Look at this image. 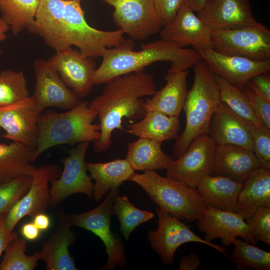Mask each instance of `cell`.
I'll list each match as a JSON object with an SVG mask.
<instances>
[{"instance_id": "cell-44", "label": "cell", "mask_w": 270, "mask_h": 270, "mask_svg": "<svg viewBox=\"0 0 270 270\" xmlns=\"http://www.w3.org/2000/svg\"><path fill=\"white\" fill-rule=\"evenodd\" d=\"M201 262L198 254L192 252L188 255L183 256L179 264L180 270H196Z\"/></svg>"}, {"instance_id": "cell-31", "label": "cell", "mask_w": 270, "mask_h": 270, "mask_svg": "<svg viewBox=\"0 0 270 270\" xmlns=\"http://www.w3.org/2000/svg\"><path fill=\"white\" fill-rule=\"evenodd\" d=\"M40 0H0V12L14 36L27 28L34 21Z\"/></svg>"}, {"instance_id": "cell-23", "label": "cell", "mask_w": 270, "mask_h": 270, "mask_svg": "<svg viewBox=\"0 0 270 270\" xmlns=\"http://www.w3.org/2000/svg\"><path fill=\"white\" fill-rule=\"evenodd\" d=\"M260 166L252 150L234 145H216L210 176H224L243 184Z\"/></svg>"}, {"instance_id": "cell-6", "label": "cell", "mask_w": 270, "mask_h": 270, "mask_svg": "<svg viewBox=\"0 0 270 270\" xmlns=\"http://www.w3.org/2000/svg\"><path fill=\"white\" fill-rule=\"evenodd\" d=\"M128 180L140 186L159 208L180 220H196L206 207L196 188L163 177L155 170L134 172Z\"/></svg>"}, {"instance_id": "cell-12", "label": "cell", "mask_w": 270, "mask_h": 270, "mask_svg": "<svg viewBox=\"0 0 270 270\" xmlns=\"http://www.w3.org/2000/svg\"><path fill=\"white\" fill-rule=\"evenodd\" d=\"M89 144L88 142L78 144L63 160L64 169L60 175L50 181V206H57L76 193L84 194L90 199L92 198L94 184L87 174L85 162Z\"/></svg>"}, {"instance_id": "cell-11", "label": "cell", "mask_w": 270, "mask_h": 270, "mask_svg": "<svg viewBox=\"0 0 270 270\" xmlns=\"http://www.w3.org/2000/svg\"><path fill=\"white\" fill-rule=\"evenodd\" d=\"M102 0L114 8L115 25L132 40H146L163 26L153 0Z\"/></svg>"}, {"instance_id": "cell-48", "label": "cell", "mask_w": 270, "mask_h": 270, "mask_svg": "<svg viewBox=\"0 0 270 270\" xmlns=\"http://www.w3.org/2000/svg\"><path fill=\"white\" fill-rule=\"evenodd\" d=\"M206 0H185L184 4L194 12H198L204 6Z\"/></svg>"}, {"instance_id": "cell-29", "label": "cell", "mask_w": 270, "mask_h": 270, "mask_svg": "<svg viewBox=\"0 0 270 270\" xmlns=\"http://www.w3.org/2000/svg\"><path fill=\"white\" fill-rule=\"evenodd\" d=\"M34 150L16 142L0 144V184L21 176H32Z\"/></svg>"}, {"instance_id": "cell-36", "label": "cell", "mask_w": 270, "mask_h": 270, "mask_svg": "<svg viewBox=\"0 0 270 270\" xmlns=\"http://www.w3.org/2000/svg\"><path fill=\"white\" fill-rule=\"evenodd\" d=\"M22 71L6 70L0 73V108L30 96Z\"/></svg>"}, {"instance_id": "cell-26", "label": "cell", "mask_w": 270, "mask_h": 270, "mask_svg": "<svg viewBox=\"0 0 270 270\" xmlns=\"http://www.w3.org/2000/svg\"><path fill=\"white\" fill-rule=\"evenodd\" d=\"M87 170L94 180L93 196L98 202L109 191L118 188L134 172L126 158L106 162H86Z\"/></svg>"}, {"instance_id": "cell-37", "label": "cell", "mask_w": 270, "mask_h": 270, "mask_svg": "<svg viewBox=\"0 0 270 270\" xmlns=\"http://www.w3.org/2000/svg\"><path fill=\"white\" fill-rule=\"evenodd\" d=\"M32 180L30 175H26L0 184V216L6 214L28 192Z\"/></svg>"}, {"instance_id": "cell-4", "label": "cell", "mask_w": 270, "mask_h": 270, "mask_svg": "<svg viewBox=\"0 0 270 270\" xmlns=\"http://www.w3.org/2000/svg\"><path fill=\"white\" fill-rule=\"evenodd\" d=\"M194 81L182 110L186 126L176 140L172 156L178 158L196 138L208 134L212 118L222 102L214 74L200 60L194 66Z\"/></svg>"}, {"instance_id": "cell-19", "label": "cell", "mask_w": 270, "mask_h": 270, "mask_svg": "<svg viewBox=\"0 0 270 270\" xmlns=\"http://www.w3.org/2000/svg\"><path fill=\"white\" fill-rule=\"evenodd\" d=\"M159 34L161 39L182 48L190 46L197 52L212 48V32L194 12L184 4Z\"/></svg>"}, {"instance_id": "cell-42", "label": "cell", "mask_w": 270, "mask_h": 270, "mask_svg": "<svg viewBox=\"0 0 270 270\" xmlns=\"http://www.w3.org/2000/svg\"><path fill=\"white\" fill-rule=\"evenodd\" d=\"M6 214L0 216V257L9 243L18 238L16 232H9L6 230L4 224Z\"/></svg>"}, {"instance_id": "cell-47", "label": "cell", "mask_w": 270, "mask_h": 270, "mask_svg": "<svg viewBox=\"0 0 270 270\" xmlns=\"http://www.w3.org/2000/svg\"><path fill=\"white\" fill-rule=\"evenodd\" d=\"M10 30V28L6 21L0 16V42L6 39V33ZM0 54L2 52L0 49Z\"/></svg>"}, {"instance_id": "cell-21", "label": "cell", "mask_w": 270, "mask_h": 270, "mask_svg": "<svg viewBox=\"0 0 270 270\" xmlns=\"http://www.w3.org/2000/svg\"><path fill=\"white\" fill-rule=\"evenodd\" d=\"M57 218L56 231L39 252L40 260L45 262L46 270H77L74 260L68 251L76 238L75 233L71 228L72 224L70 216L60 210Z\"/></svg>"}, {"instance_id": "cell-40", "label": "cell", "mask_w": 270, "mask_h": 270, "mask_svg": "<svg viewBox=\"0 0 270 270\" xmlns=\"http://www.w3.org/2000/svg\"><path fill=\"white\" fill-rule=\"evenodd\" d=\"M250 104L257 116L270 128V100L263 95L250 80L243 88Z\"/></svg>"}, {"instance_id": "cell-15", "label": "cell", "mask_w": 270, "mask_h": 270, "mask_svg": "<svg viewBox=\"0 0 270 270\" xmlns=\"http://www.w3.org/2000/svg\"><path fill=\"white\" fill-rule=\"evenodd\" d=\"M34 68L36 80L32 96L44 110L54 108L67 110L82 100L66 86L48 60L36 59Z\"/></svg>"}, {"instance_id": "cell-18", "label": "cell", "mask_w": 270, "mask_h": 270, "mask_svg": "<svg viewBox=\"0 0 270 270\" xmlns=\"http://www.w3.org/2000/svg\"><path fill=\"white\" fill-rule=\"evenodd\" d=\"M69 88L80 98L90 93L96 64L93 58L83 56L72 47L56 52L48 60Z\"/></svg>"}, {"instance_id": "cell-27", "label": "cell", "mask_w": 270, "mask_h": 270, "mask_svg": "<svg viewBox=\"0 0 270 270\" xmlns=\"http://www.w3.org/2000/svg\"><path fill=\"white\" fill-rule=\"evenodd\" d=\"M262 206L270 207V170L259 167L243 183L238 199V212L250 216Z\"/></svg>"}, {"instance_id": "cell-14", "label": "cell", "mask_w": 270, "mask_h": 270, "mask_svg": "<svg viewBox=\"0 0 270 270\" xmlns=\"http://www.w3.org/2000/svg\"><path fill=\"white\" fill-rule=\"evenodd\" d=\"M44 109L30 96L0 108L2 136L21 143L34 150L38 135V120Z\"/></svg>"}, {"instance_id": "cell-2", "label": "cell", "mask_w": 270, "mask_h": 270, "mask_svg": "<svg viewBox=\"0 0 270 270\" xmlns=\"http://www.w3.org/2000/svg\"><path fill=\"white\" fill-rule=\"evenodd\" d=\"M156 92L154 76L142 71L116 77L106 83L102 92L89 106L97 114L100 135L93 142L96 153L107 150L112 142L115 130H124V118L130 121L140 120L146 111L142 98L152 96Z\"/></svg>"}, {"instance_id": "cell-17", "label": "cell", "mask_w": 270, "mask_h": 270, "mask_svg": "<svg viewBox=\"0 0 270 270\" xmlns=\"http://www.w3.org/2000/svg\"><path fill=\"white\" fill-rule=\"evenodd\" d=\"M214 74L224 78L240 90L256 75L270 71V60H256L246 57L228 55L212 48L198 51Z\"/></svg>"}, {"instance_id": "cell-9", "label": "cell", "mask_w": 270, "mask_h": 270, "mask_svg": "<svg viewBox=\"0 0 270 270\" xmlns=\"http://www.w3.org/2000/svg\"><path fill=\"white\" fill-rule=\"evenodd\" d=\"M216 148L208 134L196 138L178 158L170 161L166 168V176L196 188L210 175Z\"/></svg>"}, {"instance_id": "cell-45", "label": "cell", "mask_w": 270, "mask_h": 270, "mask_svg": "<svg viewBox=\"0 0 270 270\" xmlns=\"http://www.w3.org/2000/svg\"><path fill=\"white\" fill-rule=\"evenodd\" d=\"M20 232L27 240L34 241L39 238L40 230L32 222L24 224L20 228Z\"/></svg>"}, {"instance_id": "cell-34", "label": "cell", "mask_w": 270, "mask_h": 270, "mask_svg": "<svg viewBox=\"0 0 270 270\" xmlns=\"http://www.w3.org/2000/svg\"><path fill=\"white\" fill-rule=\"evenodd\" d=\"M232 260L238 270H270V252L237 238L234 244Z\"/></svg>"}, {"instance_id": "cell-10", "label": "cell", "mask_w": 270, "mask_h": 270, "mask_svg": "<svg viewBox=\"0 0 270 270\" xmlns=\"http://www.w3.org/2000/svg\"><path fill=\"white\" fill-rule=\"evenodd\" d=\"M156 210L158 218V227L155 230L149 231L148 238L152 248L158 254L164 265L172 264L176 250L188 242L206 244L230 258L224 247L200 238L190 230V226L164 210L158 207Z\"/></svg>"}, {"instance_id": "cell-22", "label": "cell", "mask_w": 270, "mask_h": 270, "mask_svg": "<svg viewBox=\"0 0 270 270\" xmlns=\"http://www.w3.org/2000/svg\"><path fill=\"white\" fill-rule=\"evenodd\" d=\"M252 126L222 102L212 118L208 134L216 145L252 150Z\"/></svg>"}, {"instance_id": "cell-46", "label": "cell", "mask_w": 270, "mask_h": 270, "mask_svg": "<svg viewBox=\"0 0 270 270\" xmlns=\"http://www.w3.org/2000/svg\"><path fill=\"white\" fill-rule=\"evenodd\" d=\"M32 222L40 231L48 230L51 224L50 218L44 212L40 213L34 216Z\"/></svg>"}, {"instance_id": "cell-1", "label": "cell", "mask_w": 270, "mask_h": 270, "mask_svg": "<svg viewBox=\"0 0 270 270\" xmlns=\"http://www.w3.org/2000/svg\"><path fill=\"white\" fill-rule=\"evenodd\" d=\"M56 52L74 46L86 57L103 56L108 48L124 40V32L98 30L86 20L80 2L40 0L34 21L27 28Z\"/></svg>"}, {"instance_id": "cell-49", "label": "cell", "mask_w": 270, "mask_h": 270, "mask_svg": "<svg viewBox=\"0 0 270 270\" xmlns=\"http://www.w3.org/2000/svg\"><path fill=\"white\" fill-rule=\"evenodd\" d=\"M77 0L79 2H81L82 0Z\"/></svg>"}, {"instance_id": "cell-32", "label": "cell", "mask_w": 270, "mask_h": 270, "mask_svg": "<svg viewBox=\"0 0 270 270\" xmlns=\"http://www.w3.org/2000/svg\"><path fill=\"white\" fill-rule=\"evenodd\" d=\"M220 89V100L236 114L254 126L264 125L253 111L242 90L230 84L224 78L214 74Z\"/></svg>"}, {"instance_id": "cell-28", "label": "cell", "mask_w": 270, "mask_h": 270, "mask_svg": "<svg viewBox=\"0 0 270 270\" xmlns=\"http://www.w3.org/2000/svg\"><path fill=\"white\" fill-rule=\"evenodd\" d=\"M124 130L139 138L162 143L176 140L178 136L180 122L178 117L167 115L158 111H148L138 122L126 124Z\"/></svg>"}, {"instance_id": "cell-8", "label": "cell", "mask_w": 270, "mask_h": 270, "mask_svg": "<svg viewBox=\"0 0 270 270\" xmlns=\"http://www.w3.org/2000/svg\"><path fill=\"white\" fill-rule=\"evenodd\" d=\"M212 49L256 60H270V30L259 23L212 32Z\"/></svg>"}, {"instance_id": "cell-20", "label": "cell", "mask_w": 270, "mask_h": 270, "mask_svg": "<svg viewBox=\"0 0 270 270\" xmlns=\"http://www.w3.org/2000/svg\"><path fill=\"white\" fill-rule=\"evenodd\" d=\"M198 16L212 32L259 24L250 0H206Z\"/></svg>"}, {"instance_id": "cell-38", "label": "cell", "mask_w": 270, "mask_h": 270, "mask_svg": "<svg viewBox=\"0 0 270 270\" xmlns=\"http://www.w3.org/2000/svg\"><path fill=\"white\" fill-rule=\"evenodd\" d=\"M245 220L254 241L270 246V207H260Z\"/></svg>"}, {"instance_id": "cell-3", "label": "cell", "mask_w": 270, "mask_h": 270, "mask_svg": "<svg viewBox=\"0 0 270 270\" xmlns=\"http://www.w3.org/2000/svg\"><path fill=\"white\" fill-rule=\"evenodd\" d=\"M134 46L132 40L128 38L116 46L108 48L95 71L94 84H106L116 77L142 71L156 62H170L168 72L184 71L201 60L194 49L182 48L161 38L142 44L138 51L134 50Z\"/></svg>"}, {"instance_id": "cell-13", "label": "cell", "mask_w": 270, "mask_h": 270, "mask_svg": "<svg viewBox=\"0 0 270 270\" xmlns=\"http://www.w3.org/2000/svg\"><path fill=\"white\" fill-rule=\"evenodd\" d=\"M62 173L60 167L54 164L36 168L32 174V180L26 194L6 214L4 224L9 232L24 217H34L44 212L50 204L49 184Z\"/></svg>"}, {"instance_id": "cell-35", "label": "cell", "mask_w": 270, "mask_h": 270, "mask_svg": "<svg viewBox=\"0 0 270 270\" xmlns=\"http://www.w3.org/2000/svg\"><path fill=\"white\" fill-rule=\"evenodd\" d=\"M27 240L17 238L9 243L4 252L0 270H32L40 260L39 252L32 256L25 254Z\"/></svg>"}, {"instance_id": "cell-30", "label": "cell", "mask_w": 270, "mask_h": 270, "mask_svg": "<svg viewBox=\"0 0 270 270\" xmlns=\"http://www.w3.org/2000/svg\"><path fill=\"white\" fill-rule=\"evenodd\" d=\"M161 142L139 138L128 145L126 159L135 170L166 169L174 158L162 150Z\"/></svg>"}, {"instance_id": "cell-25", "label": "cell", "mask_w": 270, "mask_h": 270, "mask_svg": "<svg viewBox=\"0 0 270 270\" xmlns=\"http://www.w3.org/2000/svg\"><path fill=\"white\" fill-rule=\"evenodd\" d=\"M242 184L226 177L209 176L196 189L206 206L238 212V199Z\"/></svg>"}, {"instance_id": "cell-39", "label": "cell", "mask_w": 270, "mask_h": 270, "mask_svg": "<svg viewBox=\"0 0 270 270\" xmlns=\"http://www.w3.org/2000/svg\"><path fill=\"white\" fill-rule=\"evenodd\" d=\"M252 150L260 166L270 170V128L265 125L252 128Z\"/></svg>"}, {"instance_id": "cell-5", "label": "cell", "mask_w": 270, "mask_h": 270, "mask_svg": "<svg viewBox=\"0 0 270 270\" xmlns=\"http://www.w3.org/2000/svg\"><path fill=\"white\" fill-rule=\"evenodd\" d=\"M82 100L74 108L62 112L41 114L38 120V135L32 162L48 149L61 144L72 146L97 140L99 124H94L96 112Z\"/></svg>"}, {"instance_id": "cell-43", "label": "cell", "mask_w": 270, "mask_h": 270, "mask_svg": "<svg viewBox=\"0 0 270 270\" xmlns=\"http://www.w3.org/2000/svg\"><path fill=\"white\" fill-rule=\"evenodd\" d=\"M252 80L256 88L266 98L270 100V75L262 73L254 76Z\"/></svg>"}, {"instance_id": "cell-41", "label": "cell", "mask_w": 270, "mask_h": 270, "mask_svg": "<svg viewBox=\"0 0 270 270\" xmlns=\"http://www.w3.org/2000/svg\"><path fill=\"white\" fill-rule=\"evenodd\" d=\"M162 26L170 22L184 4L185 0H153Z\"/></svg>"}, {"instance_id": "cell-24", "label": "cell", "mask_w": 270, "mask_h": 270, "mask_svg": "<svg viewBox=\"0 0 270 270\" xmlns=\"http://www.w3.org/2000/svg\"><path fill=\"white\" fill-rule=\"evenodd\" d=\"M188 70L168 72L164 76L165 86L145 100L146 112L158 111L178 117L182 110L187 96Z\"/></svg>"}, {"instance_id": "cell-7", "label": "cell", "mask_w": 270, "mask_h": 270, "mask_svg": "<svg viewBox=\"0 0 270 270\" xmlns=\"http://www.w3.org/2000/svg\"><path fill=\"white\" fill-rule=\"evenodd\" d=\"M118 188L112 190L104 200L92 210L70 216L72 226L89 230L98 236L104 244L108 259L101 270H113L117 266L127 267L124 255V246L120 238L111 230L110 218L112 205Z\"/></svg>"}, {"instance_id": "cell-33", "label": "cell", "mask_w": 270, "mask_h": 270, "mask_svg": "<svg viewBox=\"0 0 270 270\" xmlns=\"http://www.w3.org/2000/svg\"><path fill=\"white\" fill-rule=\"evenodd\" d=\"M112 215L118 217L120 223V230L126 240L128 239L136 227L154 216V213L137 208L127 196L120 194L114 200Z\"/></svg>"}, {"instance_id": "cell-16", "label": "cell", "mask_w": 270, "mask_h": 270, "mask_svg": "<svg viewBox=\"0 0 270 270\" xmlns=\"http://www.w3.org/2000/svg\"><path fill=\"white\" fill-rule=\"evenodd\" d=\"M196 220L198 230L204 234V240L208 242L220 238L222 245L228 246L234 245L236 239L241 238L248 243L256 244L245 218L239 212L206 206Z\"/></svg>"}]
</instances>
